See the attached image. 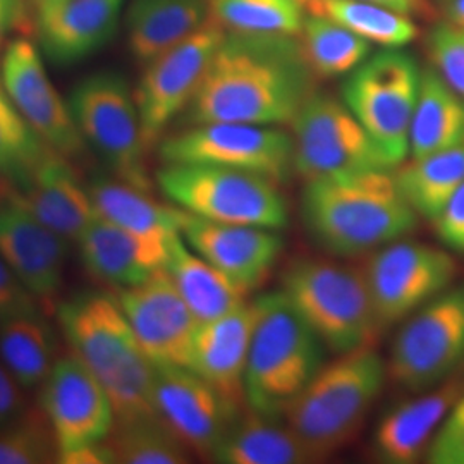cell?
Here are the masks:
<instances>
[{
	"label": "cell",
	"instance_id": "cell-7",
	"mask_svg": "<svg viewBox=\"0 0 464 464\" xmlns=\"http://www.w3.org/2000/svg\"><path fill=\"white\" fill-rule=\"evenodd\" d=\"M157 184L178 208L212 222L274 231L289 222L279 184L258 174L203 164H164Z\"/></svg>",
	"mask_w": 464,
	"mask_h": 464
},
{
	"label": "cell",
	"instance_id": "cell-38",
	"mask_svg": "<svg viewBox=\"0 0 464 464\" xmlns=\"http://www.w3.org/2000/svg\"><path fill=\"white\" fill-rule=\"evenodd\" d=\"M57 456L55 435L42 408H30L0 429V464H45Z\"/></svg>",
	"mask_w": 464,
	"mask_h": 464
},
{
	"label": "cell",
	"instance_id": "cell-22",
	"mask_svg": "<svg viewBox=\"0 0 464 464\" xmlns=\"http://www.w3.org/2000/svg\"><path fill=\"white\" fill-rule=\"evenodd\" d=\"M253 325L255 304L246 301L226 315L199 322L191 349L188 368L216 389L234 415H241L246 406L245 375Z\"/></svg>",
	"mask_w": 464,
	"mask_h": 464
},
{
	"label": "cell",
	"instance_id": "cell-36",
	"mask_svg": "<svg viewBox=\"0 0 464 464\" xmlns=\"http://www.w3.org/2000/svg\"><path fill=\"white\" fill-rule=\"evenodd\" d=\"M109 444L116 463L186 464L191 458V450L162 418L116 425Z\"/></svg>",
	"mask_w": 464,
	"mask_h": 464
},
{
	"label": "cell",
	"instance_id": "cell-45",
	"mask_svg": "<svg viewBox=\"0 0 464 464\" xmlns=\"http://www.w3.org/2000/svg\"><path fill=\"white\" fill-rule=\"evenodd\" d=\"M373 4L383 5L406 16H430L431 7L427 0H368Z\"/></svg>",
	"mask_w": 464,
	"mask_h": 464
},
{
	"label": "cell",
	"instance_id": "cell-28",
	"mask_svg": "<svg viewBox=\"0 0 464 464\" xmlns=\"http://www.w3.org/2000/svg\"><path fill=\"white\" fill-rule=\"evenodd\" d=\"M214 461L222 464H303L314 458L282 418L246 410L218 442Z\"/></svg>",
	"mask_w": 464,
	"mask_h": 464
},
{
	"label": "cell",
	"instance_id": "cell-26",
	"mask_svg": "<svg viewBox=\"0 0 464 464\" xmlns=\"http://www.w3.org/2000/svg\"><path fill=\"white\" fill-rule=\"evenodd\" d=\"M208 16V0H131L124 24L134 61L147 66L195 34Z\"/></svg>",
	"mask_w": 464,
	"mask_h": 464
},
{
	"label": "cell",
	"instance_id": "cell-40",
	"mask_svg": "<svg viewBox=\"0 0 464 464\" xmlns=\"http://www.w3.org/2000/svg\"><path fill=\"white\" fill-rule=\"evenodd\" d=\"M38 310V299L17 279L13 268L0 256V322Z\"/></svg>",
	"mask_w": 464,
	"mask_h": 464
},
{
	"label": "cell",
	"instance_id": "cell-2",
	"mask_svg": "<svg viewBox=\"0 0 464 464\" xmlns=\"http://www.w3.org/2000/svg\"><path fill=\"white\" fill-rule=\"evenodd\" d=\"M301 218L318 246L360 256L415 231L418 214L399 189L394 169L346 172L306 181Z\"/></svg>",
	"mask_w": 464,
	"mask_h": 464
},
{
	"label": "cell",
	"instance_id": "cell-9",
	"mask_svg": "<svg viewBox=\"0 0 464 464\" xmlns=\"http://www.w3.org/2000/svg\"><path fill=\"white\" fill-rule=\"evenodd\" d=\"M421 71L401 49L368 55L346 76L341 99L394 167L410 155V130Z\"/></svg>",
	"mask_w": 464,
	"mask_h": 464
},
{
	"label": "cell",
	"instance_id": "cell-11",
	"mask_svg": "<svg viewBox=\"0 0 464 464\" xmlns=\"http://www.w3.org/2000/svg\"><path fill=\"white\" fill-rule=\"evenodd\" d=\"M295 172L304 181L396 169L343 99L314 92L293 121Z\"/></svg>",
	"mask_w": 464,
	"mask_h": 464
},
{
	"label": "cell",
	"instance_id": "cell-27",
	"mask_svg": "<svg viewBox=\"0 0 464 464\" xmlns=\"http://www.w3.org/2000/svg\"><path fill=\"white\" fill-rule=\"evenodd\" d=\"M97 216L124 231L169 245L181 236L184 210L166 207L133 184L99 176L88 184Z\"/></svg>",
	"mask_w": 464,
	"mask_h": 464
},
{
	"label": "cell",
	"instance_id": "cell-1",
	"mask_svg": "<svg viewBox=\"0 0 464 464\" xmlns=\"http://www.w3.org/2000/svg\"><path fill=\"white\" fill-rule=\"evenodd\" d=\"M298 36L227 32L188 111L191 124H293L315 92Z\"/></svg>",
	"mask_w": 464,
	"mask_h": 464
},
{
	"label": "cell",
	"instance_id": "cell-14",
	"mask_svg": "<svg viewBox=\"0 0 464 464\" xmlns=\"http://www.w3.org/2000/svg\"><path fill=\"white\" fill-rule=\"evenodd\" d=\"M363 274L379 325L385 329L449 289L456 264L444 249L398 239L377 249Z\"/></svg>",
	"mask_w": 464,
	"mask_h": 464
},
{
	"label": "cell",
	"instance_id": "cell-21",
	"mask_svg": "<svg viewBox=\"0 0 464 464\" xmlns=\"http://www.w3.org/2000/svg\"><path fill=\"white\" fill-rule=\"evenodd\" d=\"M126 0H59L34 9L38 47L69 66L103 49L116 36Z\"/></svg>",
	"mask_w": 464,
	"mask_h": 464
},
{
	"label": "cell",
	"instance_id": "cell-44",
	"mask_svg": "<svg viewBox=\"0 0 464 464\" xmlns=\"http://www.w3.org/2000/svg\"><path fill=\"white\" fill-rule=\"evenodd\" d=\"M28 0H0V55L9 44V36L23 26Z\"/></svg>",
	"mask_w": 464,
	"mask_h": 464
},
{
	"label": "cell",
	"instance_id": "cell-46",
	"mask_svg": "<svg viewBox=\"0 0 464 464\" xmlns=\"http://www.w3.org/2000/svg\"><path fill=\"white\" fill-rule=\"evenodd\" d=\"M464 425V391H461L459 398L456 401V404L452 406L450 413H449L446 421L442 423V427L439 430H456Z\"/></svg>",
	"mask_w": 464,
	"mask_h": 464
},
{
	"label": "cell",
	"instance_id": "cell-5",
	"mask_svg": "<svg viewBox=\"0 0 464 464\" xmlns=\"http://www.w3.org/2000/svg\"><path fill=\"white\" fill-rule=\"evenodd\" d=\"M255 325L245 375L251 411L282 418L287 406L325 365V346L279 291L253 301Z\"/></svg>",
	"mask_w": 464,
	"mask_h": 464
},
{
	"label": "cell",
	"instance_id": "cell-48",
	"mask_svg": "<svg viewBox=\"0 0 464 464\" xmlns=\"http://www.w3.org/2000/svg\"><path fill=\"white\" fill-rule=\"evenodd\" d=\"M34 2V9L36 7H42V5H47V4H53V2H59V0H32Z\"/></svg>",
	"mask_w": 464,
	"mask_h": 464
},
{
	"label": "cell",
	"instance_id": "cell-18",
	"mask_svg": "<svg viewBox=\"0 0 464 464\" xmlns=\"http://www.w3.org/2000/svg\"><path fill=\"white\" fill-rule=\"evenodd\" d=\"M157 413L184 446L212 458L234 415L214 387L186 366H155Z\"/></svg>",
	"mask_w": 464,
	"mask_h": 464
},
{
	"label": "cell",
	"instance_id": "cell-37",
	"mask_svg": "<svg viewBox=\"0 0 464 464\" xmlns=\"http://www.w3.org/2000/svg\"><path fill=\"white\" fill-rule=\"evenodd\" d=\"M50 150L17 112L0 83V176L11 186L24 183Z\"/></svg>",
	"mask_w": 464,
	"mask_h": 464
},
{
	"label": "cell",
	"instance_id": "cell-42",
	"mask_svg": "<svg viewBox=\"0 0 464 464\" xmlns=\"http://www.w3.org/2000/svg\"><path fill=\"white\" fill-rule=\"evenodd\" d=\"M24 389L0 360V429L24 415L32 406Z\"/></svg>",
	"mask_w": 464,
	"mask_h": 464
},
{
	"label": "cell",
	"instance_id": "cell-19",
	"mask_svg": "<svg viewBox=\"0 0 464 464\" xmlns=\"http://www.w3.org/2000/svg\"><path fill=\"white\" fill-rule=\"evenodd\" d=\"M184 241L246 295L260 287L281 256L279 231L212 222L184 212Z\"/></svg>",
	"mask_w": 464,
	"mask_h": 464
},
{
	"label": "cell",
	"instance_id": "cell-12",
	"mask_svg": "<svg viewBox=\"0 0 464 464\" xmlns=\"http://www.w3.org/2000/svg\"><path fill=\"white\" fill-rule=\"evenodd\" d=\"M464 362V284L446 289L408 316L394 339L387 375L399 387L425 392Z\"/></svg>",
	"mask_w": 464,
	"mask_h": 464
},
{
	"label": "cell",
	"instance_id": "cell-3",
	"mask_svg": "<svg viewBox=\"0 0 464 464\" xmlns=\"http://www.w3.org/2000/svg\"><path fill=\"white\" fill-rule=\"evenodd\" d=\"M74 356L95 375L116 411V425L160 418L155 406V366L140 346L116 296L80 293L57 308Z\"/></svg>",
	"mask_w": 464,
	"mask_h": 464
},
{
	"label": "cell",
	"instance_id": "cell-8",
	"mask_svg": "<svg viewBox=\"0 0 464 464\" xmlns=\"http://www.w3.org/2000/svg\"><path fill=\"white\" fill-rule=\"evenodd\" d=\"M69 107L74 122L114 178L151 189L145 155L141 119L134 92L122 74L116 71H99L74 86Z\"/></svg>",
	"mask_w": 464,
	"mask_h": 464
},
{
	"label": "cell",
	"instance_id": "cell-4",
	"mask_svg": "<svg viewBox=\"0 0 464 464\" xmlns=\"http://www.w3.org/2000/svg\"><path fill=\"white\" fill-rule=\"evenodd\" d=\"M387 365L373 346L339 354L287 406L282 420L314 461L348 446L381 398Z\"/></svg>",
	"mask_w": 464,
	"mask_h": 464
},
{
	"label": "cell",
	"instance_id": "cell-35",
	"mask_svg": "<svg viewBox=\"0 0 464 464\" xmlns=\"http://www.w3.org/2000/svg\"><path fill=\"white\" fill-rule=\"evenodd\" d=\"M208 9L232 34L298 36L306 17L299 0H208Z\"/></svg>",
	"mask_w": 464,
	"mask_h": 464
},
{
	"label": "cell",
	"instance_id": "cell-33",
	"mask_svg": "<svg viewBox=\"0 0 464 464\" xmlns=\"http://www.w3.org/2000/svg\"><path fill=\"white\" fill-rule=\"evenodd\" d=\"M304 11L327 17L382 49H402L420 34L411 17L368 0H308Z\"/></svg>",
	"mask_w": 464,
	"mask_h": 464
},
{
	"label": "cell",
	"instance_id": "cell-23",
	"mask_svg": "<svg viewBox=\"0 0 464 464\" xmlns=\"http://www.w3.org/2000/svg\"><path fill=\"white\" fill-rule=\"evenodd\" d=\"M5 195L72 243H78L97 217L88 186L67 164V157L55 150H50L24 183L11 186Z\"/></svg>",
	"mask_w": 464,
	"mask_h": 464
},
{
	"label": "cell",
	"instance_id": "cell-6",
	"mask_svg": "<svg viewBox=\"0 0 464 464\" xmlns=\"http://www.w3.org/2000/svg\"><path fill=\"white\" fill-rule=\"evenodd\" d=\"M282 295L335 354L373 346L382 331L365 274L331 260L304 258L282 276Z\"/></svg>",
	"mask_w": 464,
	"mask_h": 464
},
{
	"label": "cell",
	"instance_id": "cell-16",
	"mask_svg": "<svg viewBox=\"0 0 464 464\" xmlns=\"http://www.w3.org/2000/svg\"><path fill=\"white\" fill-rule=\"evenodd\" d=\"M0 83L17 112L45 145L64 157H78L86 149L69 102L50 82L40 47L17 36L0 55Z\"/></svg>",
	"mask_w": 464,
	"mask_h": 464
},
{
	"label": "cell",
	"instance_id": "cell-15",
	"mask_svg": "<svg viewBox=\"0 0 464 464\" xmlns=\"http://www.w3.org/2000/svg\"><path fill=\"white\" fill-rule=\"evenodd\" d=\"M42 410L57 442V463L99 446L116 429V411L95 375L74 356H63L42 385Z\"/></svg>",
	"mask_w": 464,
	"mask_h": 464
},
{
	"label": "cell",
	"instance_id": "cell-17",
	"mask_svg": "<svg viewBox=\"0 0 464 464\" xmlns=\"http://www.w3.org/2000/svg\"><path fill=\"white\" fill-rule=\"evenodd\" d=\"M116 299L153 366H189L199 322L166 266L141 284L119 289Z\"/></svg>",
	"mask_w": 464,
	"mask_h": 464
},
{
	"label": "cell",
	"instance_id": "cell-20",
	"mask_svg": "<svg viewBox=\"0 0 464 464\" xmlns=\"http://www.w3.org/2000/svg\"><path fill=\"white\" fill-rule=\"evenodd\" d=\"M0 256L38 301L52 303L59 295L66 270V237L7 195L0 201Z\"/></svg>",
	"mask_w": 464,
	"mask_h": 464
},
{
	"label": "cell",
	"instance_id": "cell-34",
	"mask_svg": "<svg viewBox=\"0 0 464 464\" xmlns=\"http://www.w3.org/2000/svg\"><path fill=\"white\" fill-rule=\"evenodd\" d=\"M298 38L306 64L322 80L348 76L372 52V44L327 17L306 14Z\"/></svg>",
	"mask_w": 464,
	"mask_h": 464
},
{
	"label": "cell",
	"instance_id": "cell-39",
	"mask_svg": "<svg viewBox=\"0 0 464 464\" xmlns=\"http://www.w3.org/2000/svg\"><path fill=\"white\" fill-rule=\"evenodd\" d=\"M431 67L464 100V30L450 23L431 28L429 40Z\"/></svg>",
	"mask_w": 464,
	"mask_h": 464
},
{
	"label": "cell",
	"instance_id": "cell-10",
	"mask_svg": "<svg viewBox=\"0 0 464 464\" xmlns=\"http://www.w3.org/2000/svg\"><path fill=\"white\" fill-rule=\"evenodd\" d=\"M164 164H203L258 174L284 184L295 172L293 136L277 126L193 124L159 141Z\"/></svg>",
	"mask_w": 464,
	"mask_h": 464
},
{
	"label": "cell",
	"instance_id": "cell-31",
	"mask_svg": "<svg viewBox=\"0 0 464 464\" xmlns=\"http://www.w3.org/2000/svg\"><path fill=\"white\" fill-rule=\"evenodd\" d=\"M55 335L40 310L0 322V360L24 389L42 387L57 363Z\"/></svg>",
	"mask_w": 464,
	"mask_h": 464
},
{
	"label": "cell",
	"instance_id": "cell-30",
	"mask_svg": "<svg viewBox=\"0 0 464 464\" xmlns=\"http://www.w3.org/2000/svg\"><path fill=\"white\" fill-rule=\"evenodd\" d=\"M464 143V100L433 69L421 71L410 130V155L421 159Z\"/></svg>",
	"mask_w": 464,
	"mask_h": 464
},
{
	"label": "cell",
	"instance_id": "cell-13",
	"mask_svg": "<svg viewBox=\"0 0 464 464\" xmlns=\"http://www.w3.org/2000/svg\"><path fill=\"white\" fill-rule=\"evenodd\" d=\"M226 34L208 16L195 34L145 66L134 97L147 149L157 145L169 124L189 107Z\"/></svg>",
	"mask_w": 464,
	"mask_h": 464
},
{
	"label": "cell",
	"instance_id": "cell-29",
	"mask_svg": "<svg viewBox=\"0 0 464 464\" xmlns=\"http://www.w3.org/2000/svg\"><path fill=\"white\" fill-rule=\"evenodd\" d=\"M166 270L198 322L226 315L246 303V293L199 256L183 234L169 246Z\"/></svg>",
	"mask_w": 464,
	"mask_h": 464
},
{
	"label": "cell",
	"instance_id": "cell-24",
	"mask_svg": "<svg viewBox=\"0 0 464 464\" xmlns=\"http://www.w3.org/2000/svg\"><path fill=\"white\" fill-rule=\"evenodd\" d=\"M170 243L136 236L99 216L78 239L84 268L95 279L117 289L141 284L166 266Z\"/></svg>",
	"mask_w": 464,
	"mask_h": 464
},
{
	"label": "cell",
	"instance_id": "cell-32",
	"mask_svg": "<svg viewBox=\"0 0 464 464\" xmlns=\"http://www.w3.org/2000/svg\"><path fill=\"white\" fill-rule=\"evenodd\" d=\"M401 193L418 216L435 220L464 183V143L394 169Z\"/></svg>",
	"mask_w": 464,
	"mask_h": 464
},
{
	"label": "cell",
	"instance_id": "cell-41",
	"mask_svg": "<svg viewBox=\"0 0 464 464\" xmlns=\"http://www.w3.org/2000/svg\"><path fill=\"white\" fill-rule=\"evenodd\" d=\"M433 224L440 241L449 249L464 255V183L449 198Z\"/></svg>",
	"mask_w": 464,
	"mask_h": 464
},
{
	"label": "cell",
	"instance_id": "cell-43",
	"mask_svg": "<svg viewBox=\"0 0 464 464\" xmlns=\"http://www.w3.org/2000/svg\"><path fill=\"white\" fill-rule=\"evenodd\" d=\"M425 456L431 464H464V425L437 431Z\"/></svg>",
	"mask_w": 464,
	"mask_h": 464
},
{
	"label": "cell",
	"instance_id": "cell-25",
	"mask_svg": "<svg viewBox=\"0 0 464 464\" xmlns=\"http://www.w3.org/2000/svg\"><path fill=\"white\" fill-rule=\"evenodd\" d=\"M459 382H446L437 391L402 402L382 418L373 435V452L381 463H416L430 448L461 394Z\"/></svg>",
	"mask_w": 464,
	"mask_h": 464
},
{
	"label": "cell",
	"instance_id": "cell-49",
	"mask_svg": "<svg viewBox=\"0 0 464 464\" xmlns=\"http://www.w3.org/2000/svg\"><path fill=\"white\" fill-rule=\"evenodd\" d=\"M299 2H301V4H303V5H304V4H306V2H308V0H299Z\"/></svg>",
	"mask_w": 464,
	"mask_h": 464
},
{
	"label": "cell",
	"instance_id": "cell-47",
	"mask_svg": "<svg viewBox=\"0 0 464 464\" xmlns=\"http://www.w3.org/2000/svg\"><path fill=\"white\" fill-rule=\"evenodd\" d=\"M446 16L452 26L464 30V0H448L446 2Z\"/></svg>",
	"mask_w": 464,
	"mask_h": 464
}]
</instances>
